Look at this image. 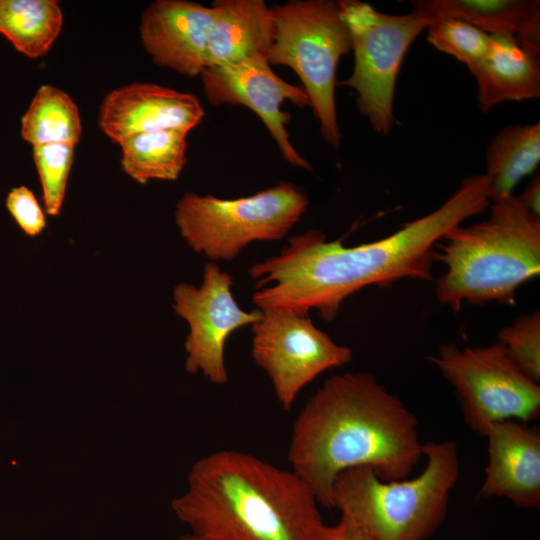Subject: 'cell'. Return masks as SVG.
I'll return each instance as SVG.
<instances>
[{"instance_id": "obj_1", "label": "cell", "mask_w": 540, "mask_h": 540, "mask_svg": "<svg viewBox=\"0 0 540 540\" xmlns=\"http://www.w3.org/2000/svg\"><path fill=\"white\" fill-rule=\"evenodd\" d=\"M489 187L485 174L470 176L433 212L365 244L347 247L317 229L292 236L278 254L248 268L256 281L252 301L258 309L316 310L332 321L342 303L365 287L404 278L430 280L436 244L490 205Z\"/></svg>"}, {"instance_id": "obj_14", "label": "cell", "mask_w": 540, "mask_h": 540, "mask_svg": "<svg viewBox=\"0 0 540 540\" xmlns=\"http://www.w3.org/2000/svg\"><path fill=\"white\" fill-rule=\"evenodd\" d=\"M212 6L185 0H156L141 14L140 38L152 61L187 77L206 68Z\"/></svg>"}, {"instance_id": "obj_24", "label": "cell", "mask_w": 540, "mask_h": 540, "mask_svg": "<svg viewBox=\"0 0 540 540\" xmlns=\"http://www.w3.org/2000/svg\"><path fill=\"white\" fill-rule=\"evenodd\" d=\"M75 146L44 144L33 147V160L40 179L48 215L57 216L63 206Z\"/></svg>"}, {"instance_id": "obj_10", "label": "cell", "mask_w": 540, "mask_h": 540, "mask_svg": "<svg viewBox=\"0 0 540 540\" xmlns=\"http://www.w3.org/2000/svg\"><path fill=\"white\" fill-rule=\"evenodd\" d=\"M260 310L261 318L251 325L252 358L285 410L320 374L352 360V350L316 327L309 314L277 307Z\"/></svg>"}, {"instance_id": "obj_23", "label": "cell", "mask_w": 540, "mask_h": 540, "mask_svg": "<svg viewBox=\"0 0 540 540\" xmlns=\"http://www.w3.org/2000/svg\"><path fill=\"white\" fill-rule=\"evenodd\" d=\"M427 29L431 45L464 63L470 71L484 59L491 42L490 34L457 19H435Z\"/></svg>"}, {"instance_id": "obj_29", "label": "cell", "mask_w": 540, "mask_h": 540, "mask_svg": "<svg viewBox=\"0 0 540 540\" xmlns=\"http://www.w3.org/2000/svg\"><path fill=\"white\" fill-rule=\"evenodd\" d=\"M179 540H201V539L193 536L192 534H187V535L182 536Z\"/></svg>"}, {"instance_id": "obj_3", "label": "cell", "mask_w": 540, "mask_h": 540, "mask_svg": "<svg viewBox=\"0 0 540 540\" xmlns=\"http://www.w3.org/2000/svg\"><path fill=\"white\" fill-rule=\"evenodd\" d=\"M187 490L171 502L201 540H320L319 503L292 470L223 449L191 467Z\"/></svg>"}, {"instance_id": "obj_11", "label": "cell", "mask_w": 540, "mask_h": 540, "mask_svg": "<svg viewBox=\"0 0 540 540\" xmlns=\"http://www.w3.org/2000/svg\"><path fill=\"white\" fill-rule=\"evenodd\" d=\"M233 277L216 262L204 265L199 286L182 282L172 293V308L186 321L189 331L185 340V370L201 373L211 383L228 381L225 344L236 330L253 325L261 318L260 309L247 312L235 300Z\"/></svg>"}, {"instance_id": "obj_26", "label": "cell", "mask_w": 540, "mask_h": 540, "mask_svg": "<svg viewBox=\"0 0 540 540\" xmlns=\"http://www.w3.org/2000/svg\"><path fill=\"white\" fill-rule=\"evenodd\" d=\"M6 207L20 227L30 237H36L45 229L46 218L34 193L26 186L13 188L7 195Z\"/></svg>"}, {"instance_id": "obj_15", "label": "cell", "mask_w": 540, "mask_h": 540, "mask_svg": "<svg viewBox=\"0 0 540 540\" xmlns=\"http://www.w3.org/2000/svg\"><path fill=\"white\" fill-rule=\"evenodd\" d=\"M487 439L488 464L481 497L505 498L521 508L540 505V431L528 423L492 424Z\"/></svg>"}, {"instance_id": "obj_20", "label": "cell", "mask_w": 540, "mask_h": 540, "mask_svg": "<svg viewBox=\"0 0 540 540\" xmlns=\"http://www.w3.org/2000/svg\"><path fill=\"white\" fill-rule=\"evenodd\" d=\"M187 134L173 129L126 138L119 144L123 171L140 184L177 180L186 163Z\"/></svg>"}, {"instance_id": "obj_27", "label": "cell", "mask_w": 540, "mask_h": 540, "mask_svg": "<svg viewBox=\"0 0 540 540\" xmlns=\"http://www.w3.org/2000/svg\"><path fill=\"white\" fill-rule=\"evenodd\" d=\"M320 540H374L366 531L351 520L341 516L333 526H325Z\"/></svg>"}, {"instance_id": "obj_22", "label": "cell", "mask_w": 540, "mask_h": 540, "mask_svg": "<svg viewBox=\"0 0 540 540\" xmlns=\"http://www.w3.org/2000/svg\"><path fill=\"white\" fill-rule=\"evenodd\" d=\"M21 136L33 147L44 144L76 146L82 134L78 107L63 90L42 85L21 119Z\"/></svg>"}, {"instance_id": "obj_8", "label": "cell", "mask_w": 540, "mask_h": 540, "mask_svg": "<svg viewBox=\"0 0 540 540\" xmlns=\"http://www.w3.org/2000/svg\"><path fill=\"white\" fill-rule=\"evenodd\" d=\"M349 27L354 69L341 85L357 94V106L373 129L387 135L394 123V93L406 52L418 35L434 21L411 11L382 13L358 0L338 1Z\"/></svg>"}, {"instance_id": "obj_12", "label": "cell", "mask_w": 540, "mask_h": 540, "mask_svg": "<svg viewBox=\"0 0 540 540\" xmlns=\"http://www.w3.org/2000/svg\"><path fill=\"white\" fill-rule=\"evenodd\" d=\"M209 103L244 105L262 120L283 158L293 167L312 170L290 142L286 125L291 115L281 110L285 100L301 109L310 106L303 88L291 85L272 70L265 56H254L235 64L205 68L201 73Z\"/></svg>"}, {"instance_id": "obj_19", "label": "cell", "mask_w": 540, "mask_h": 540, "mask_svg": "<svg viewBox=\"0 0 540 540\" xmlns=\"http://www.w3.org/2000/svg\"><path fill=\"white\" fill-rule=\"evenodd\" d=\"M540 162V123L506 126L490 141L486 173L490 202L513 195L516 185Z\"/></svg>"}, {"instance_id": "obj_2", "label": "cell", "mask_w": 540, "mask_h": 540, "mask_svg": "<svg viewBox=\"0 0 540 540\" xmlns=\"http://www.w3.org/2000/svg\"><path fill=\"white\" fill-rule=\"evenodd\" d=\"M418 420L367 372L326 379L293 422L287 458L319 505L332 508L337 476L368 467L384 481L409 477L423 457Z\"/></svg>"}, {"instance_id": "obj_16", "label": "cell", "mask_w": 540, "mask_h": 540, "mask_svg": "<svg viewBox=\"0 0 540 540\" xmlns=\"http://www.w3.org/2000/svg\"><path fill=\"white\" fill-rule=\"evenodd\" d=\"M484 59L472 71L477 81L478 105L487 113L506 101L540 96V49L514 35L490 34Z\"/></svg>"}, {"instance_id": "obj_4", "label": "cell", "mask_w": 540, "mask_h": 540, "mask_svg": "<svg viewBox=\"0 0 540 540\" xmlns=\"http://www.w3.org/2000/svg\"><path fill=\"white\" fill-rule=\"evenodd\" d=\"M487 220L449 230L434 249L445 266L438 301L459 311L464 303H512L518 288L540 273V219L514 195L491 201Z\"/></svg>"}, {"instance_id": "obj_7", "label": "cell", "mask_w": 540, "mask_h": 540, "mask_svg": "<svg viewBox=\"0 0 540 540\" xmlns=\"http://www.w3.org/2000/svg\"><path fill=\"white\" fill-rule=\"evenodd\" d=\"M309 204L304 189L292 182L253 195L222 199L185 193L174 217L181 237L209 261H231L254 241H277L300 220Z\"/></svg>"}, {"instance_id": "obj_25", "label": "cell", "mask_w": 540, "mask_h": 540, "mask_svg": "<svg viewBox=\"0 0 540 540\" xmlns=\"http://www.w3.org/2000/svg\"><path fill=\"white\" fill-rule=\"evenodd\" d=\"M498 344L528 378L540 382V312L519 316L497 335Z\"/></svg>"}, {"instance_id": "obj_13", "label": "cell", "mask_w": 540, "mask_h": 540, "mask_svg": "<svg viewBox=\"0 0 540 540\" xmlns=\"http://www.w3.org/2000/svg\"><path fill=\"white\" fill-rule=\"evenodd\" d=\"M203 116V106L193 94L152 83H130L106 94L98 125L120 144L140 133L173 129L189 133Z\"/></svg>"}, {"instance_id": "obj_6", "label": "cell", "mask_w": 540, "mask_h": 540, "mask_svg": "<svg viewBox=\"0 0 540 540\" xmlns=\"http://www.w3.org/2000/svg\"><path fill=\"white\" fill-rule=\"evenodd\" d=\"M274 23L270 65L290 67L300 78L321 134L334 148L341 134L335 104L340 58L352 49L338 1L291 0L270 7Z\"/></svg>"}, {"instance_id": "obj_18", "label": "cell", "mask_w": 540, "mask_h": 540, "mask_svg": "<svg viewBox=\"0 0 540 540\" xmlns=\"http://www.w3.org/2000/svg\"><path fill=\"white\" fill-rule=\"evenodd\" d=\"M411 5L431 20H461L488 34L514 35L540 49L539 0H416Z\"/></svg>"}, {"instance_id": "obj_17", "label": "cell", "mask_w": 540, "mask_h": 540, "mask_svg": "<svg viewBox=\"0 0 540 540\" xmlns=\"http://www.w3.org/2000/svg\"><path fill=\"white\" fill-rule=\"evenodd\" d=\"M208 33L206 68L238 63L254 56L268 57L274 23L263 0H216Z\"/></svg>"}, {"instance_id": "obj_28", "label": "cell", "mask_w": 540, "mask_h": 540, "mask_svg": "<svg viewBox=\"0 0 540 540\" xmlns=\"http://www.w3.org/2000/svg\"><path fill=\"white\" fill-rule=\"evenodd\" d=\"M520 203L534 216L540 215V178L534 177L526 186L523 193L517 197Z\"/></svg>"}, {"instance_id": "obj_9", "label": "cell", "mask_w": 540, "mask_h": 540, "mask_svg": "<svg viewBox=\"0 0 540 540\" xmlns=\"http://www.w3.org/2000/svg\"><path fill=\"white\" fill-rule=\"evenodd\" d=\"M430 361L455 391L464 420L480 435L494 423H528L540 414V386L524 375L497 342L440 347Z\"/></svg>"}, {"instance_id": "obj_5", "label": "cell", "mask_w": 540, "mask_h": 540, "mask_svg": "<svg viewBox=\"0 0 540 540\" xmlns=\"http://www.w3.org/2000/svg\"><path fill=\"white\" fill-rule=\"evenodd\" d=\"M426 466L414 478L384 481L368 467L340 473L332 488V508L374 540H425L445 519L460 473L452 440L423 444Z\"/></svg>"}, {"instance_id": "obj_21", "label": "cell", "mask_w": 540, "mask_h": 540, "mask_svg": "<svg viewBox=\"0 0 540 540\" xmlns=\"http://www.w3.org/2000/svg\"><path fill=\"white\" fill-rule=\"evenodd\" d=\"M63 14L55 0H0V34L29 58L44 56L58 37Z\"/></svg>"}]
</instances>
